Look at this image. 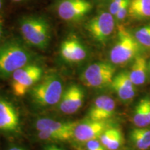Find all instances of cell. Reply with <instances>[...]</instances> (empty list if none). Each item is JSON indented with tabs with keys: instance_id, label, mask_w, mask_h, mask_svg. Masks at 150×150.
Here are the masks:
<instances>
[{
	"instance_id": "obj_1",
	"label": "cell",
	"mask_w": 150,
	"mask_h": 150,
	"mask_svg": "<svg viewBox=\"0 0 150 150\" xmlns=\"http://www.w3.org/2000/svg\"><path fill=\"white\" fill-rule=\"evenodd\" d=\"M33 55L19 41L8 40L0 46V79L12 76L18 69L30 64Z\"/></svg>"
},
{
	"instance_id": "obj_2",
	"label": "cell",
	"mask_w": 150,
	"mask_h": 150,
	"mask_svg": "<svg viewBox=\"0 0 150 150\" xmlns=\"http://www.w3.org/2000/svg\"><path fill=\"white\" fill-rule=\"evenodd\" d=\"M63 93L61 79L56 74H47L43 76L29 91L32 102L41 108L59 104Z\"/></svg>"
},
{
	"instance_id": "obj_3",
	"label": "cell",
	"mask_w": 150,
	"mask_h": 150,
	"mask_svg": "<svg viewBox=\"0 0 150 150\" xmlns=\"http://www.w3.org/2000/svg\"><path fill=\"white\" fill-rule=\"evenodd\" d=\"M20 29L24 40L30 45L40 50H45L51 40V28L45 18L28 16L22 18Z\"/></svg>"
},
{
	"instance_id": "obj_4",
	"label": "cell",
	"mask_w": 150,
	"mask_h": 150,
	"mask_svg": "<svg viewBox=\"0 0 150 150\" xmlns=\"http://www.w3.org/2000/svg\"><path fill=\"white\" fill-rule=\"evenodd\" d=\"M77 122L59 121L49 117L37 120L34 124L38 131V136L41 140L66 141L74 136Z\"/></svg>"
},
{
	"instance_id": "obj_5",
	"label": "cell",
	"mask_w": 150,
	"mask_h": 150,
	"mask_svg": "<svg viewBox=\"0 0 150 150\" xmlns=\"http://www.w3.org/2000/svg\"><path fill=\"white\" fill-rule=\"evenodd\" d=\"M140 43L126 28H118L117 39L110 52V59L112 64L122 65L137 56L140 52Z\"/></svg>"
},
{
	"instance_id": "obj_6",
	"label": "cell",
	"mask_w": 150,
	"mask_h": 150,
	"mask_svg": "<svg viewBox=\"0 0 150 150\" xmlns=\"http://www.w3.org/2000/svg\"><path fill=\"white\" fill-rule=\"evenodd\" d=\"M11 88L17 97H22L42 77V69L39 65L29 64L13 73Z\"/></svg>"
},
{
	"instance_id": "obj_7",
	"label": "cell",
	"mask_w": 150,
	"mask_h": 150,
	"mask_svg": "<svg viewBox=\"0 0 150 150\" xmlns=\"http://www.w3.org/2000/svg\"><path fill=\"white\" fill-rule=\"evenodd\" d=\"M115 73V68L111 63L97 62L86 67L81 80L88 87L99 88L110 85Z\"/></svg>"
},
{
	"instance_id": "obj_8",
	"label": "cell",
	"mask_w": 150,
	"mask_h": 150,
	"mask_svg": "<svg viewBox=\"0 0 150 150\" xmlns=\"http://www.w3.org/2000/svg\"><path fill=\"white\" fill-rule=\"evenodd\" d=\"M115 29V19L110 12L103 11L90 20L86 24L93 38L97 42L105 43L108 40Z\"/></svg>"
},
{
	"instance_id": "obj_9",
	"label": "cell",
	"mask_w": 150,
	"mask_h": 150,
	"mask_svg": "<svg viewBox=\"0 0 150 150\" xmlns=\"http://www.w3.org/2000/svg\"><path fill=\"white\" fill-rule=\"evenodd\" d=\"M92 8L93 5L88 0H58L56 4L58 16L67 22L81 20Z\"/></svg>"
},
{
	"instance_id": "obj_10",
	"label": "cell",
	"mask_w": 150,
	"mask_h": 150,
	"mask_svg": "<svg viewBox=\"0 0 150 150\" xmlns=\"http://www.w3.org/2000/svg\"><path fill=\"white\" fill-rule=\"evenodd\" d=\"M85 94L83 89L76 84H72L63 91L59 102L60 110L65 115H72L81 108Z\"/></svg>"
},
{
	"instance_id": "obj_11",
	"label": "cell",
	"mask_w": 150,
	"mask_h": 150,
	"mask_svg": "<svg viewBox=\"0 0 150 150\" xmlns=\"http://www.w3.org/2000/svg\"><path fill=\"white\" fill-rule=\"evenodd\" d=\"M108 127L106 121H95L86 120L77 123L74 131V136L79 142H86L91 140L99 138L104 131Z\"/></svg>"
},
{
	"instance_id": "obj_12",
	"label": "cell",
	"mask_w": 150,
	"mask_h": 150,
	"mask_svg": "<svg viewBox=\"0 0 150 150\" xmlns=\"http://www.w3.org/2000/svg\"><path fill=\"white\" fill-rule=\"evenodd\" d=\"M60 54L65 61L79 63L86 59L87 50L79 39L75 37H70L62 42Z\"/></svg>"
},
{
	"instance_id": "obj_13",
	"label": "cell",
	"mask_w": 150,
	"mask_h": 150,
	"mask_svg": "<svg viewBox=\"0 0 150 150\" xmlns=\"http://www.w3.org/2000/svg\"><path fill=\"white\" fill-rule=\"evenodd\" d=\"M115 102L108 95H102L95 99L88 110V119L95 121H106L112 116Z\"/></svg>"
},
{
	"instance_id": "obj_14",
	"label": "cell",
	"mask_w": 150,
	"mask_h": 150,
	"mask_svg": "<svg viewBox=\"0 0 150 150\" xmlns=\"http://www.w3.org/2000/svg\"><path fill=\"white\" fill-rule=\"evenodd\" d=\"M20 127V117L12 104L0 97V131L16 132Z\"/></svg>"
},
{
	"instance_id": "obj_15",
	"label": "cell",
	"mask_w": 150,
	"mask_h": 150,
	"mask_svg": "<svg viewBox=\"0 0 150 150\" xmlns=\"http://www.w3.org/2000/svg\"><path fill=\"white\" fill-rule=\"evenodd\" d=\"M110 86L118 97L124 102L131 100L136 95L135 85L131 80L129 72L124 71L115 75Z\"/></svg>"
},
{
	"instance_id": "obj_16",
	"label": "cell",
	"mask_w": 150,
	"mask_h": 150,
	"mask_svg": "<svg viewBox=\"0 0 150 150\" xmlns=\"http://www.w3.org/2000/svg\"><path fill=\"white\" fill-rule=\"evenodd\" d=\"M129 74L135 86H140L145 83L147 74V63L145 58L137 56L134 59Z\"/></svg>"
},
{
	"instance_id": "obj_17",
	"label": "cell",
	"mask_w": 150,
	"mask_h": 150,
	"mask_svg": "<svg viewBox=\"0 0 150 150\" xmlns=\"http://www.w3.org/2000/svg\"><path fill=\"white\" fill-rule=\"evenodd\" d=\"M134 122L137 127H147L150 125V99L142 98L134 110Z\"/></svg>"
},
{
	"instance_id": "obj_18",
	"label": "cell",
	"mask_w": 150,
	"mask_h": 150,
	"mask_svg": "<svg viewBox=\"0 0 150 150\" xmlns=\"http://www.w3.org/2000/svg\"><path fill=\"white\" fill-rule=\"evenodd\" d=\"M99 140L108 150H117L123 143V135L119 129L109 127L101 135Z\"/></svg>"
},
{
	"instance_id": "obj_19",
	"label": "cell",
	"mask_w": 150,
	"mask_h": 150,
	"mask_svg": "<svg viewBox=\"0 0 150 150\" xmlns=\"http://www.w3.org/2000/svg\"><path fill=\"white\" fill-rule=\"evenodd\" d=\"M130 140L139 150H147L150 148V129L146 127H137L130 132Z\"/></svg>"
},
{
	"instance_id": "obj_20",
	"label": "cell",
	"mask_w": 150,
	"mask_h": 150,
	"mask_svg": "<svg viewBox=\"0 0 150 150\" xmlns=\"http://www.w3.org/2000/svg\"><path fill=\"white\" fill-rule=\"evenodd\" d=\"M129 16L137 20L150 18V0H130Z\"/></svg>"
},
{
	"instance_id": "obj_21",
	"label": "cell",
	"mask_w": 150,
	"mask_h": 150,
	"mask_svg": "<svg viewBox=\"0 0 150 150\" xmlns=\"http://www.w3.org/2000/svg\"><path fill=\"white\" fill-rule=\"evenodd\" d=\"M134 36L140 45L150 48V25L138 29L135 32Z\"/></svg>"
},
{
	"instance_id": "obj_22",
	"label": "cell",
	"mask_w": 150,
	"mask_h": 150,
	"mask_svg": "<svg viewBox=\"0 0 150 150\" xmlns=\"http://www.w3.org/2000/svg\"><path fill=\"white\" fill-rule=\"evenodd\" d=\"M129 3H130V0H125L122 5L120 6V8H119V10L115 16V18L117 21L123 20L129 14Z\"/></svg>"
},
{
	"instance_id": "obj_23",
	"label": "cell",
	"mask_w": 150,
	"mask_h": 150,
	"mask_svg": "<svg viewBox=\"0 0 150 150\" xmlns=\"http://www.w3.org/2000/svg\"><path fill=\"white\" fill-rule=\"evenodd\" d=\"M86 143V150H95V149H106L104 146L102 145V142L99 140V138L97 139L91 140L87 141Z\"/></svg>"
},
{
	"instance_id": "obj_24",
	"label": "cell",
	"mask_w": 150,
	"mask_h": 150,
	"mask_svg": "<svg viewBox=\"0 0 150 150\" xmlns=\"http://www.w3.org/2000/svg\"><path fill=\"white\" fill-rule=\"evenodd\" d=\"M125 1V0H112L109 6V12L114 17Z\"/></svg>"
},
{
	"instance_id": "obj_25",
	"label": "cell",
	"mask_w": 150,
	"mask_h": 150,
	"mask_svg": "<svg viewBox=\"0 0 150 150\" xmlns=\"http://www.w3.org/2000/svg\"><path fill=\"white\" fill-rule=\"evenodd\" d=\"M42 150H65L63 148H62L59 146L56 145H48L43 148Z\"/></svg>"
},
{
	"instance_id": "obj_26",
	"label": "cell",
	"mask_w": 150,
	"mask_h": 150,
	"mask_svg": "<svg viewBox=\"0 0 150 150\" xmlns=\"http://www.w3.org/2000/svg\"><path fill=\"white\" fill-rule=\"evenodd\" d=\"M2 33H3V20L1 17H0V43H1Z\"/></svg>"
},
{
	"instance_id": "obj_27",
	"label": "cell",
	"mask_w": 150,
	"mask_h": 150,
	"mask_svg": "<svg viewBox=\"0 0 150 150\" xmlns=\"http://www.w3.org/2000/svg\"><path fill=\"white\" fill-rule=\"evenodd\" d=\"M7 150H27L26 149H24V147H20V146H12V147H9Z\"/></svg>"
},
{
	"instance_id": "obj_28",
	"label": "cell",
	"mask_w": 150,
	"mask_h": 150,
	"mask_svg": "<svg viewBox=\"0 0 150 150\" xmlns=\"http://www.w3.org/2000/svg\"><path fill=\"white\" fill-rule=\"evenodd\" d=\"M3 7V0H0V10Z\"/></svg>"
},
{
	"instance_id": "obj_29",
	"label": "cell",
	"mask_w": 150,
	"mask_h": 150,
	"mask_svg": "<svg viewBox=\"0 0 150 150\" xmlns=\"http://www.w3.org/2000/svg\"><path fill=\"white\" fill-rule=\"evenodd\" d=\"M13 1H15V2H21V1H23L24 0H12Z\"/></svg>"
},
{
	"instance_id": "obj_30",
	"label": "cell",
	"mask_w": 150,
	"mask_h": 150,
	"mask_svg": "<svg viewBox=\"0 0 150 150\" xmlns=\"http://www.w3.org/2000/svg\"><path fill=\"white\" fill-rule=\"evenodd\" d=\"M95 150H106V149H95Z\"/></svg>"
},
{
	"instance_id": "obj_31",
	"label": "cell",
	"mask_w": 150,
	"mask_h": 150,
	"mask_svg": "<svg viewBox=\"0 0 150 150\" xmlns=\"http://www.w3.org/2000/svg\"><path fill=\"white\" fill-rule=\"evenodd\" d=\"M149 68H150V63H149Z\"/></svg>"
}]
</instances>
